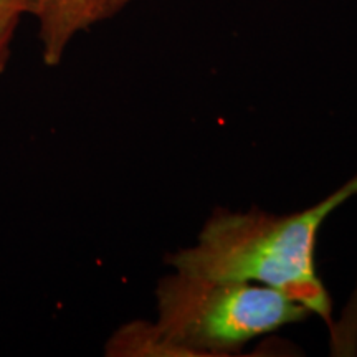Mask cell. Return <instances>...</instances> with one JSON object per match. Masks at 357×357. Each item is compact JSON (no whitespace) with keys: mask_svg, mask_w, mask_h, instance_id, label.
Here are the masks:
<instances>
[{"mask_svg":"<svg viewBox=\"0 0 357 357\" xmlns=\"http://www.w3.org/2000/svg\"><path fill=\"white\" fill-rule=\"evenodd\" d=\"M356 194L357 174L321 202L294 213L215 208L195 243L174 252L166 263L208 278L275 288L334 329L331 298L316 268V243L326 218Z\"/></svg>","mask_w":357,"mask_h":357,"instance_id":"obj_1","label":"cell"},{"mask_svg":"<svg viewBox=\"0 0 357 357\" xmlns=\"http://www.w3.org/2000/svg\"><path fill=\"white\" fill-rule=\"evenodd\" d=\"M158 318L116 329L105 354L111 357H220L311 311L265 284L218 280L174 270L155 288Z\"/></svg>","mask_w":357,"mask_h":357,"instance_id":"obj_2","label":"cell"},{"mask_svg":"<svg viewBox=\"0 0 357 357\" xmlns=\"http://www.w3.org/2000/svg\"><path fill=\"white\" fill-rule=\"evenodd\" d=\"M132 0H25V15L38 26L43 63L60 65L78 33L113 19Z\"/></svg>","mask_w":357,"mask_h":357,"instance_id":"obj_3","label":"cell"},{"mask_svg":"<svg viewBox=\"0 0 357 357\" xmlns=\"http://www.w3.org/2000/svg\"><path fill=\"white\" fill-rule=\"evenodd\" d=\"M22 17H24V13L19 10L0 12V75H2L8 56H10V45Z\"/></svg>","mask_w":357,"mask_h":357,"instance_id":"obj_4","label":"cell"},{"mask_svg":"<svg viewBox=\"0 0 357 357\" xmlns=\"http://www.w3.org/2000/svg\"><path fill=\"white\" fill-rule=\"evenodd\" d=\"M19 10L25 15V0H0V12Z\"/></svg>","mask_w":357,"mask_h":357,"instance_id":"obj_5","label":"cell"}]
</instances>
